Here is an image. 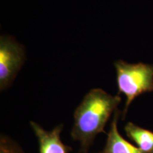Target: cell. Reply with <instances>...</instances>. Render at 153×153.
<instances>
[{"label": "cell", "instance_id": "6da1fadb", "mask_svg": "<svg viewBox=\"0 0 153 153\" xmlns=\"http://www.w3.org/2000/svg\"><path fill=\"white\" fill-rule=\"evenodd\" d=\"M121 101L119 94H109L101 89L88 92L74 112L72 139L79 143V153H89L96 137L107 133L105 126Z\"/></svg>", "mask_w": 153, "mask_h": 153}, {"label": "cell", "instance_id": "7a4b0ae2", "mask_svg": "<svg viewBox=\"0 0 153 153\" xmlns=\"http://www.w3.org/2000/svg\"><path fill=\"white\" fill-rule=\"evenodd\" d=\"M116 82L118 93L123 94L126 100L122 111V119L126 114L132 102L139 96L153 92V65L139 62L130 64L123 60L115 62Z\"/></svg>", "mask_w": 153, "mask_h": 153}, {"label": "cell", "instance_id": "3957f363", "mask_svg": "<svg viewBox=\"0 0 153 153\" xmlns=\"http://www.w3.org/2000/svg\"><path fill=\"white\" fill-rule=\"evenodd\" d=\"M26 59L24 48L9 36L0 38V90L12 85Z\"/></svg>", "mask_w": 153, "mask_h": 153}, {"label": "cell", "instance_id": "277c9868", "mask_svg": "<svg viewBox=\"0 0 153 153\" xmlns=\"http://www.w3.org/2000/svg\"><path fill=\"white\" fill-rule=\"evenodd\" d=\"M30 126L37 139L39 153H70L73 150L61 139L63 124H58L51 131H46L34 121H30Z\"/></svg>", "mask_w": 153, "mask_h": 153}, {"label": "cell", "instance_id": "5b68a950", "mask_svg": "<svg viewBox=\"0 0 153 153\" xmlns=\"http://www.w3.org/2000/svg\"><path fill=\"white\" fill-rule=\"evenodd\" d=\"M121 114V111L118 108L113 115L109 130L106 134V144L99 153H145L120 134L118 124Z\"/></svg>", "mask_w": 153, "mask_h": 153}, {"label": "cell", "instance_id": "8992f818", "mask_svg": "<svg viewBox=\"0 0 153 153\" xmlns=\"http://www.w3.org/2000/svg\"><path fill=\"white\" fill-rule=\"evenodd\" d=\"M124 131L132 142L145 153H153V132L143 128L136 124L128 122L124 127Z\"/></svg>", "mask_w": 153, "mask_h": 153}, {"label": "cell", "instance_id": "52a82bcc", "mask_svg": "<svg viewBox=\"0 0 153 153\" xmlns=\"http://www.w3.org/2000/svg\"><path fill=\"white\" fill-rule=\"evenodd\" d=\"M0 153H26L21 145L9 135L0 136Z\"/></svg>", "mask_w": 153, "mask_h": 153}, {"label": "cell", "instance_id": "ba28073f", "mask_svg": "<svg viewBox=\"0 0 153 153\" xmlns=\"http://www.w3.org/2000/svg\"><path fill=\"white\" fill-rule=\"evenodd\" d=\"M96 153H99V152H96Z\"/></svg>", "mask_w": 153, "mask_h": 153}]
</instances>
